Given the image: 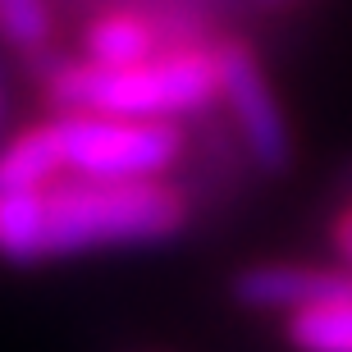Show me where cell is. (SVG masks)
Returning <instances> with one entry per match:
<instances>
[{
	"mask_svg": "<svg viewBox=\"0 0 352 352\" xmlns=\"http://www.w3.org/2000/svg\"><path fill=\"white\" fill-rule=\"evenodd\" d=\"M215 65H220V110L243 138L256 174H270V179L288 174L293 170V129H288L284 105L270 87L261 55L243 37H220Z\"/></svg>",
	"mask_w": 352,
	"mask_h": 352,
	"instance_id": "4",
	"label": "cell"
},
{
	"mask_svg": "<svg viewBox=\"0 0 352 352\" xmlns=\"http://www.w3.org/2000/svg\"><path fill=\"white\" fill-rule=\"evenodd\" d=\"M206 5H210V10H215V14H220V5H215V0H206Z\"/></svg>",
	"mask_w": 352,
	"mask_h": 352,
	"instance_id": "12",
	"label": "cell"
},
{
	"mask_svg": "<svg viewBox=\"0 0 352 352\" xmlns=\"http://www.w3.org/2000/svg\"><path fill=\"white\" fill-rule=\"evenodd\" d=\"M41 91L51 110L188 124L201 110L220 105V65H215V46L165 51L156 60L124 69L87 65V60H46Z\"/></svg>",
	"mask_w": 352,
	"mask_h": 352,
	"instance_id": "2",
	"label": "cell"
},
{
	"mask_svg": "<svg viewBox=\"0 0 352 352\" xmlns=\"http://www.w3.org/2000/svg\"><path fill=\"white\" fill-rule=\"evenodd\" d=\"M229 298L248 311H311L325 302L352 298V270L343 265H302V261H256L234 270Z\"/></svg>",
	"mask_w": 352,
	"mask_h": 352,
	"instance_id": "5",
	"label": "cell"
},
{
	"mask_svg": "<svg viewBox=\"0 0 352 352\" xmlns=\"http://www.w3.org/2000/svg\"><path fill=\"white\" fill-rule=\"evenodd\" d=\"M51 129L65 151V170L82 179H170L188 142L183 124L78 115V110H55Z\"/></svg>",
	"mask_w": 352,
	"mask_h": 352,
	"instance_id": "3",
	"label": "cell"
},
{
	"mask_svg": "<svg viewBox=\"0 0 352 352\" xmlns=\"http://www.w3.org/2000/svg\"><path fill=\"white\" fill-rule=\"evenodd\" d=\"M65 151L55 138L51 119H41L32 129L14 133L10 142L0 146V197L5 192H37L51 188L55 179H65Z\"/></svg>",
	"mask_w": 352,
	"mask_h": 352,
	"instance_id": "7",
	"label": "cell"
},
{
	"mask_svg": "<svg viewBox=\"0 0 352 352\" xmlns=\"http://www.w3.org/2000/svg\"><path fill=\"white\" fill-rule=\"evenodd\" d=\"M87 65H105V69H124V65H142V60H156V55L174 51L165 32H160L146 14L138 10H105V14H91L82 23V37H78Z\"/></svg>",
	"mask_w": 352,
	"mask_h": 352,
	"instance_id": "6",
	"label": "cell"
},
{
	"mask_svg": "<svg viewBox=\"0 0 352 352\" xmlns=\"http://www.w3.org/2000/svg\"><path fill=\"white\" fill-rule=\"evenodd\" d=\"M0 37L23 55H46L55 41V0H0Z\"/></svg>",
	"mask_w": 352,
	"mask_h": 352,
	"instance_id": "9",
	"label": "cell"
},
{
	"mask_svg": "<svg viewBox=\"0 0 352 352\" xmlns=\"http://www.w3.org/2000/svg\"><path fill=\"white\" fill-rule=\"evenodd\" d=\"M329 243H334V252L343 256V270H352V201L339 206V215L329 224Z\"/></svg>",
	"mask_w": 352,
	"mask_h": 352,
	"instance_id": "10",
	"label": "cell"
},
{
	"mask_svg": "<svg viewBox=\"0 0 352 352\" xmlns=\"http://www.w3.org/2000/svg\"><path fill=\"white\" fill-rule=\"evenodd\" d=\"M248 5H256V10H279L284 0H248Z\"/></svg>",
	"mask_w": 352,
	"mask_h": 352,
	"instance_id": "11",
	"label": "cell"
},
{
	"mask_svg": "<svg viewBox=\"0 0 352 352\" xmlns=\"http://www.w3.org/2000/svg\"><path fill=\"white\" fill-rule=\"evenodd\" d=\"M284 334L298 352H352V298L284 316Z\"/></svg>",
	"mask_w": 352,
	"mask_h": 352,
	"instance_id": "8",
	"label": "cell"
},
{
	"mask_svg": "<svg viewBox=\"0 0 352 352\" xmlns=\"http://www.w3.org/2000/svg\"><path fill=\"white\" fill-rule=\"evenodd\" d=\"M170 179H82L65 174L37 192L0 197V261L41 265L96 248H151L192 224Z\"/></svg>",
	"mask_w": 352,
	"mask_h": 352,
	"instance_id": "1",
	"label": "cell"
}]
</instances>
